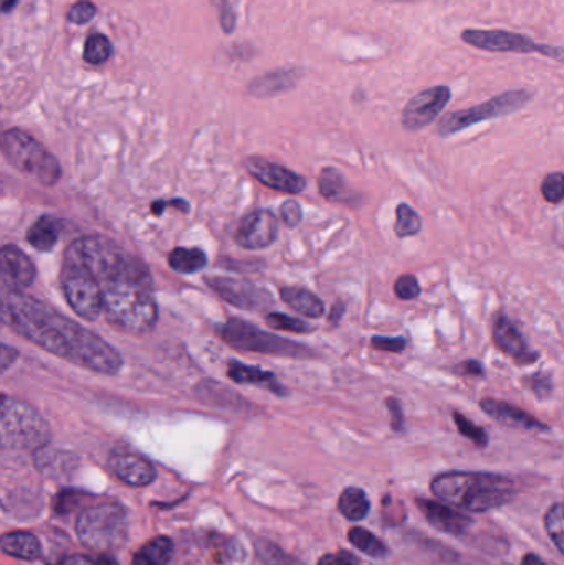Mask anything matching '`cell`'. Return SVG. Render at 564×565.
Returning a JSON list of instances; mask_svg holds the SVG:
<instances>
[{
	"mask_svg": "<svg viewBox=\"0 0 564 565\" xmlns=\"http://www.w3.org/2000/svg\"><path fill=\"white\" fill-rule=\"evenodd\" d=\"M60 286L70 308L86 321L105 318L132 335L146 334L158 321L149 268L109 238L88 235L73 242L63 258Z\"/></svg>",
	"mask_w": 564,
	"mask_h": 565,
	"instance_id": "6da1fadb",
	"label": "cell"
},
{
	"mask_svg": "<svg viewBox=\"0 0 564 565\" xmlns=\"http://www.w3.org/2000/svg\"><path fill=\"white\" fill-rule=\"evenodd\" d=\"M0 322L86 371L103 375L121 371V355L105 339L23 291L0 286Z\"/></svg>",
	"mask_w": 564,
	"mask_h": 565,
	"instance_id": "7a4b0ae2",
	"label": "cell"
},
{
	"mask_svg": "<svg viewBox=\"0 0 564 565\" xmlns=\"http://www.w3.org/2000/svg\"><path fill=\"white\" fill-rule=\"evenodd\" d=\"M430 490L444 503L470 513H483L509 503L515 494V484L500 475L450 471L434 478Z\"/></svg>",
	"mask_w": 564,
	"mask_h": 565,
	"instance_id": "3957f363",
	"label": "cell"
},
{
	"mask_svg": "<svg viewBox=\"0 0 564 565\" xmlns=\"http://www.w3.org/2000/svg\"><path fill=\"white\" fill-rule=\"evenodd\" d=\"M50 438L49 422L36 408L0 392V447L39 450Z\"/></svg>",
	"mask_w": 564,
	"mask_h": 565,
	"instance_id": "277c9868",
	"label": "cell"
},
{
	"mask_svg": "<svg viewBox=\"0 0 564 565\" xmlns=\"http://www.w3.org/2000/svg\"><path fill=\"white\" fill-rule=\"evenodd\" d=\"M0 151L13 168L32 175L43 185H55L62 178V168L55 156L22 129L3 131L0 135Z\"/></svg>",
	"mask_w": 564,
	"mask_h": 565,
	"instance_id": "5b68a950",
	"label": "cell"
},
{
	"mask_svg": "<svg viewBox=\"0 0 564 565\" xmlns=\"http://www.w3.org/2000/svg\"><path fill=\"white\" fill-rule=\"evenodd\" d=\"M76 534L83 546L96 553L118 550L128 534L125 510L118 503L95 504L79 514Z\"/></svg>",
	"mask_w": 564,
	"mask_h": 565,
	"instance_id": "8992f818",
	"label": "cell"
},
{
	"mask_svg": "<svg viewBox=\"0 0 564 565\" xmlns=\"http://www.w3.org/2000/svg\"><path fill=\"white\" fill-rule=\"evenodd\" d=\"M217 332L219 338L235 351L260 352V354L277 355V358H315V352L308 345L262 331L260 328L244 319H228L225 324L219 326Z\"/></svg>",
	"mask_w": 564,
	"mask_h": 565,
	"instance_id": "52a82bcc",
	"label": "cell"
},
{
	"mask_svg": "<svg viewBox=\"0 0 564 565\" xmlns=\"http://www.w3.org/2000/svg\"><path fill=\"white\" fill-rule=\"evenodd\" d=\"M530 99H532V93L526 92V89H512V92L493 96L489 102L473 106V108L449 113L440 119L439 135L443 138H449V136L457 135V132L464 131V129L470 128L477 122L512 115V113L522 109Z\"/></svg>",
	"mask_w": 564,
	"mask_h": 565,
	"instance_id": "ba28073f",
	"label": "cell"
},
{
	"mask_svg": "<svg viewBox=\"0 0 564 565\" xmlns=\"http://www.w3.org/2000/svg\"><path fill=\"white\" fill-rule=\"evenodd\" d=\"M462 40L467 45L486 50V52L523 53V55L525 53H540V55L558 60V62L564 60L562 46L536 43L530 36L509 32V30L467 29L462 32Z\"/></svg>",
	"mask_w": 564,
	"mask_h": 565,
	"instance_id": "9c48e42d",
	"label": "cell"
},
{
	"mask_svg": "<svg viewBox=\"0 0 564 565\" xmlns=\"http://www.w3.org/2000/svg\"><path fill=\"white\" fill-rule=\"evenodd\" d=\"M453 98L449 86H433L417 93L403 111V128L406 131H419L433 125Z\"/></svg>",
	"mask_w": 564,
	"mask_h": 565,
	"instance_id": "30bf717a",
	"label": "cell"
},
{
	"mask_svg": "<svg viewBox=\"0 0 564 565\" xmlns=\"http://www.w3.org/2000/svg\"><path fill=\"white\" fill-rule=\"evenodd\" d=\"M205 281L224 301L235 308L257 311V309L267 308L274 302L267 289L251 281L227 277H209L205 278Z\"/></svg>",
	"mask_w": 564,
	"mask_h": 565,
	"instance_id": "8fae6325",
	"label": "cell"
},
{
	"mask_svg": "<svg viewBox=\"0 0 564 565\" xmlns=\"http://www.w3.org/2000/svg\"><path fill=\"white\" fill-rule=\"evenodd\" d=\"M234 237L238 247L245 250L270 247L278 237L277 217L267 209H255L242 218Z\"/></svg>",
	"mask_w": 564,
	"mask_h": 565,
	"instance_id": "7c38bea8",
	"label": "cell"
},
{
	"mask_svg": "<svg viewBox=\"0 0 564 565\" xmlns=\"http://www.w3.org/2000/svg\"><path fill=\"white\" fill-rule=\"evenodd\" d=\"M245 168L257 181L274 191L288 192V194H301L307 189V179L278 162L268 161L260 156H252L245 161Z\"/></svg>",
	"mask_w": 564,
	"mask_h": 565,
	"instance_id": "4fadbf2b",
	"label": "cell"
},
{
	"mask_svg": "<svg viewBox=\"0 0 564 565\" xmlns=\"http://www.w3.org/2000/svg\"><path fill=\"white\" fill-rule=\"evenodd\" d=\"M36 277L33 262L13 245L0 248V281L6 288L23 291Z\"/></svg>",
	"mask_w": 564,
	"mask_h": 565,
	"instance_id": "5bb4252c",
	"label": "cell"
},
{
	"mask_svg": "<svg viewBox=\"0 0 564 565\" xmlns=\"http://www.w3.org/2000/svg\"><path fill=\"white\" fill-rule=\"evenodd\" d=\"M113 473L129 487H148L156 480V468L148 458L129 451H118L109 458Z\"/></svg>",
	"mask_w": 564,
	"mask_h": 565,
	"instance_id": "9a60e30c",
	"label": "cell"
},
{
	"mask_svg": "<svg viewBox=\"0 0 564 565\" xmlns=\"http://www.w3.org/2000/svg\"><path fill=\"white\" fill-rule=\"evenodd\" d=\"M493 341L503 354L515 359L519 364H533L540 358L539 352L529 348L522 332L507 316L497 318L493 326Z\"/></svg>",
	"mask_w": 564,
	"mask_h": 565,
	"instance_id": "2e32d148",
	"label": "cell"
},
{
	"mask_svg": "<svg viewBox=\"0 0 564 565\" xmlns=\"http://www.w3.org/2000/svg\"><path fill=\"white\" fill-rule=\"evenodd\" d=\"M480 408L486 412L487 415L499 422V424L506 425V427L520 428V430H549L545 424L533 417L529 412L523 408L517 407V405L509 404V402L496 401V398H483L480 402Z\"/></svg>",
	"mask_w": 564,
	"mask_h": 565,
	"instance_id": "e0dca14e",
	"label": "cell"
},
{
	"mask_svg": "<svg viewBox=\"0 0 564 565\" xmlns=\"http://www.w3.org/2000/svg\"><path fill=\"white\" fill-rule=\"evenodd\" d=\"M417 508L423 511L429 524L443 533L459 536V534L466 533L472 524L470 518L464 516L459 511L453 510L447 504L437 503V501L417 500Z\"/></svg>",
	"mask_w": 564,
	"mask_h": 565,
	"instance_id": "ac0fdd59",
	"label": "cell"
},
{
	"mask_svg": "<svg viewBox=\"0 0 564 565\" xmlns=\"http://www.w3.org/2000/svg\"><path fill=\"white\" fill-rule=\"evenodd\" d=\"M227 375L235 384L262 385L278 397H287L288 395L287 388L278 382L277 375L274 372L262 371L260 367H252V365L232 361L227 367Z\"/></svg>",
	"mask_w": 564,
	"mask_h": 565,
	"instance_id": "d6986e66",
	"label": "cell"
},
{
	"mask_svg": "<svg viewBox=\"0 0 564 565\" xmlns=\"http://www.w3.org/2000/svg\"><path fill=\"white\" fill-rule=\"evenodd\" d=\"M298 70H275L267 75L258 76L248 85V93L255 98H270L294 88L298 82Z\"/></svg>",
	"mask_w": 564,
	"mask_h": 565,
	"instance_id": "ffe728a7",
	"label": "cell"
},
{
	"mask_svg": "<svg viewBox=\"0 0 564 565\" xmlns=\"http://www.w3.org/2000/svg\"><path fill=\"white\" fill-rule=\"evenodd\" d=\"M280 296L281 301L287 302L291 309L307 318L318 319L324 315L323 301L310 289L301 286H284L280 289Z\"/></svg>",
	"mask_w": 564,
	"mask_h": 565,
	"instance_id": "44dd1931",
	"label": "cell"
},
{
	"mask_svg": "<svg viewBox=\"0 0 564 565\" xmlns=\"http://www.w3.org/2000/svg\"><path fill=\"white\" fill-rule=\"evenodd\" d=\"M62 235V222L58 218L43 215L26 232V241L40 252H50L55 247Z\"/></svg>",
	"mask_w": 564,
	"mask_h": 565,
	"instance_id": "7402d4cb",
	"label": "cell"
},
{
	"mask_svg": "<svg viewBox=\"0 0 564 565\" xmlns=\"http://www.w3.org/2000/svg\"><path fill=\"white\" fill-rule=\"evenodd\" d=\"M318 189L320 194L330 202H348L351 204L354 199V192L348 188L343 174L338 169L324 168L318 178Z\"/></svg>",
	"mask_w": 564,
	"mask_h": 565,
	"instance_id": "603a6c76",
	"label": "cell"
},
{
	"mask_svg": "<svg viewBox=\"0 0 564 565\" xmlns=\"http://www.w3.org/2000/svg\"><path fill=\"white\" fill-rule=\"evenodd\" d=\"M0 550L17 559L33 561L40 556V544L33 534L9 533L0 537Z\"/></svg>",
	"mask_w": 564,
	"mask_h": 565,
	"instance_id": "cb8c5ba5",
	"label": "cell"
},
{
	"mask_svg": "<svg viewBox=\"0 0 564 565\" xmlns=\"http://www.w3.org/2000/svg\"><path fill=\"white\" fill-rule=\"evenodd\" d=\"M174 544L169 537H156L132 557V565H166L172 559Z\"/></svg>",
	"mask_w": 564,
	"mask_h": 565,
	"instance_id": "d4e9b609",
	"label": "cell"
},
{
	"mask_svg": "<svg viewBox=\"0 0 564 565\" xmlns=\"http://www.w3.org/2000/svg\"><path fill=\"white\" fill-rule=\"evenodd\" d=\"M168 262L178 274L192 275L204 270L207 257L201 248H175L169 254Z\"/></svg>",
	"mask_w": 564,
	"mask_h": 565,
	"instance_id": "484cf974",
	"label": "cell"
},
{
	"mask_svg": "<svg viewBox=\"0 0 564 565\" xmlns=\"http://www.w3.org/2000/svg\"><path fill=\"white\" fill-rule=\"evenodd\" d=\"M370 500L360 488H347L338 500V510L347 520L361 521L370 513Z\"/></svg>",
	"mask_w": 564,
	"mask_h": 565,
	"instance_id": "4316f807",
	"label": "cell"
},
{
	"mask_svg": "<svg viewBox=\"0 0 564 565\" xmlns=\"http://www.w3.org/2000/svg\"><path fill=\"white\" fill-rule=\"evenodd\" d=\"M348 537H350V543L353 544L357 550L368 554L370 557H374V559H383V557L390 554L386 544L377 540L370 531L363 530V527H353V530L348 533Z\"/></svg>",
	"mask_w": 564,
	"mask_h": 565,
	"instance_id": "83f0119b",
	"label": "cell"
},
{
	"mask_svg": "<svg viewBox=\"0 0 564 565\" xmlns=\"http://www.w3.org/2000/svg\"><path fill=\"white\" fill-rule=\"evenodd\" d=\"M423 231V221L419 214L409 204H400L396 209V225L394 232L397 237H414Z\"/></svg>",
	"mask_w": 564,
	"mask_h": 565,
	"instance_id": "f1b7e54d",
	"label": "cell"
},
{
	"mask_svg": "<svg viewBox=\"0 0 564 565\" xmlns=\"http://www.w3.org/2000/svg\"><path fill=\"white\" fill-rule=\"evenodd\" d=\"M111 52L113 45L108 36L103 35V33H93L86 40L83 58L89 65H102V63L108 62Z\"/></svg>",
	"mask_w": 564,
	"mask_h": 565,
	"instance_id": "f546056e",
	"label": "cell"
},
{
	"mask_svg": "<svg viewBox=\"0 0 564 565\" xmlns=\"http://www.w3.org/2000/svg\"><path fill=\"white\" fill-rule=\"evenodd\" d=\"M265 322L270 326L272 329L277 331L295 332V334H305V332L315 331L313 326L308 322L301 321V319L291 318V316L281 315V312H268L265 316Z\"/></svg>",
	"mask_w": 564,
	"mask_h": 565,
	"instance_id": "4dcf8cb0",
	"label": "cell"
},
{
	"mask_svg": "<svg viewBox=\"0 0 564 565\" xmlns=\"http://www.w3.org/2000/svg\"><path fill=\"white\" fill-rule=\"evenodd\" d=\"M454 422H456L457 430L464 435V437L472 440L477 447L483 448L489 445V435L479 425L473 424L472 420L466 417V415L454 412Z\"/></svg>",
	"mask_w": 564,
	"mask_h": 565,
	"instance_id": "1f68e13d",
	"label": "cell"
},
{
	"mask_svg": "<svg viewBox=\"0 0 564 565\" xmlns=\"http://www.w3.org/2000/svg\"><path fill=\"white\" fill-rule=\"evenodd\" d=\"M546 533H549L550 540L555 543L558 553H564L563 547V504L556 503L552 507L545 518Z\"/></svg>",
	"mask_w": 564,
	"mask_h": 565,
	"instance_id": "d6a6232c",
	"label": "cell"
},
{
	"mask_svg": "<svg viewBox=\"0 0 564 565\" xmlns=\"http://www.w3.org/2000/svg\"><path fill=\"white\" fill-rule=\"evenodd\" d=\"M542 194L550 204H562L564 199V178L562 172L546 175L542 184Z\"/></svg>",
	"mask_w": 564,
	"mask_h": 565,
	"instance_id": "836d02e7",
	"label": "cell"
},
{
	"mask_svg": "<svg viewBox=\"0 0 564 565\" xmlns=\"http://www.w3.org/2000/svg\"><path fill=\"white\" fill-rule=\"evenodd\" d=\"M394 292H396L397 298L404 299V301L416 299L421 295L419 281L414 275H403L394 282Z\"/></svg>",
	"mask_w": 564,
	"mask_h": 565,
	"instance_id": "e575fe53",
	"label": "cell"
},
{
	"mask_svg": "<svg viewBox=\"0 0 564 565\" xmlns=\"http://www.w3.org/2000/svg\"><path fill=\"white\" fill-rule=\"evenodd\" d=\"M205 388H202V395H217L219 401L222 405L227 407H235V405L242 404V398L235 392L228 391L225 385L215 384V382H204Z\"/></svg>",
	"mask_w": 564,
	"mask_h": 565,
	"instance_id": "d590c367",
	"label": "cell"
},
{
	"mask_svg": "<svg viewBox=\"0 0 564 565\" xmlns=\"http://www.w3.org/2000/svg\"><path fill=\"white\" fill-rule=\"evenodd\" d=\"M95 15V3L89 2V0H79V2L73 3L68 10L70 22L78 23V25L89 22Z\"/></svg>",
	"mask_w": 564,
	"mask_h": 565,
	"instance_id": "8d00e7d4",
	"label": "cell"
},
{
	"mask_svg": "<svg viewBox=\"0 0 564 565\" xmlns=\"http://www.w3.org/2000/svg\"><path fill=\"white\" fill-rule=\"evenodd\" d=\"M407 339L403 338V335H397V338H386V335H373L371 339V348L376 349V351L383 352H396V354H401L406 349Z\"/></svg>",
	"mask_w": 564,
	"mask_h": 565,
	"instance_id": "74e56055",
	"label": "cell"
},
{
	"mask_svg": "<svg viewBox=\"0 0 564 565\" xmlns=\"http://www.w3.org/2000/svg\"><path fill=\"white\" fill-rule=\"evenodd\" d=\"M530 388H532L533 394L536 395V397L542 398V401H545V398H549L550 395L553 394V379L550 377L549 374H535L532 379L529 381Z\"/></svg>",
	"mask_w": 564,
	"mask_h": 565,
	"instance_id": "f35d334b",
	"label": "cell"
},
{
	"mask_svg": "<svg viewBox=\"0 0 564 565\" xmlns=\"http://www.w3.org/2000/svg\"><path fill=\"white\" fill-rule=\"evenodd\" d=\"M219 10V20H221L222 30L225 33H232L235 30V13L232 9L231 0H214Z\"/></svg>",
	"mask_w": 564,
	"mask_h": 565,
	"instance_id": "ab89813d",
	"label": "cell"
},
{
	"mask_svg": "<svg viewBox=\"0 0 564 565\" xmlns=\"http://www.w3.org/2000/svg\"><path fill=\"white\" fill-rule=\"evenodd\" d=\"M280 214L288 228L298 227L301 218H304V212H301L300 204L295 201L284 202V205H281L280 209Z\"/></svg>",
	"mask_w": 564,
	"mask_h": 565,
	"instance_id": "60d3db41",
	"label": "cell"
},
{
	"mask_svg": "<svg viewBox=\"0 0 564 565\" xmlns=\"http://www.w3.org/2000/svg\"><path fill=\"white\" fill-rule=\"evenodd\" d=\"M62 565H118V563L108 554H99L96 557L70 556L63 561Z\"/></svg>",
	"mask_w": 564,
	"mask_h": 565,
	"instance_id": "b9f144b4",
	"label": "cell"
},
{
	"mask_svg": "<svg viewBox=\"0 0 564 565\" xmlns=\"http://www.w3.org/2000/svg\"><path fill=\"white\" fill-rule=\"evenodd\" d=\"M387 411L391 414V428L394 431H403L404 428V412L401 407V402L396 397H390L386 401Z\"/></svg>",
	"mask_w": 564,
	"mask_h": 565,
	"instance_id": "7bdbcfd3",
	"label": "cell"
},
{
	"mask_svg": "<svg viewBox=\"0 0 564 565\" xmlns=\"http://www.w3.org/2000/svg\"><path fill=\"white\" fill-rule=\"evenodd\" d=\"M358 557L353 556V554L348 553V551H341V553L337 554H324L320 561H318V565H358Z\"/></svg>",
	"mask_w": 564,
	"mask_h": 565,
	"instance_id": "ee69618b",
	"label": "cell"
},
{
	"mask_svg": "<svg viewBox=\"0 0 564 565\" xmlns=\"http://www.w3.org/2000/svg\"><path fill=\"white\" fill-rule=\"evenodd\" d=\"M17 358H19V352L15 349L10 348V345L0 344V374L9 371L15 364Z\"/></svg>",
	"mask_w": 564,
	"mask_h": 565,
	"instance_id": "f6af8a7d",
	"label": "cell"
},
{
	"mask_svg": "<svg viewBox=\"0 0 564 565\" xmlns=\"http://www.w3.org/2000/svg\"><path fill=\"white\" fill-rule=\"evenodd\" d=\"M456 372H460V374L472 375V377H482L483 367L479 361H466L462 364L457 365Z\"/></svg>",
	"mask_w": 564,
	"mask_h": 565,
	"instance_id": "bcb514c9",
	"label": "cell"
},
{
	"mask_svg": "<svg viewBox=\"0 0 564 565\" xmlns=\"http://www.w3.org/2000/svg\"><path fill=\"white\" fill-rule=\"evenodd\" d=\"M168 207H178L184 212L189 211L188 202H184V201L156 202V204L152 205V214H155V215L162 214V212H164V209H168Z\"/></svg>",
	"mask_w": 564,
	"mask_h": 565,
	"instance_id": "7dc6e473",
	"label": "cell"
},
{
	"mask_svg": "<svg viewBox=\"0 0 564 565\" xmlns=\"http://www.w3.org/2000/svg\"><path fill=\"white\" fill-rule=\"evenodd\" d=\"M343 315H344L343 302H337V305H334L333 308H331L330 316H328V318H330V321L333 322V324H337V322H340L341 316H343Z\"/></svg>",
	"mask_w": 564,
	"mask_h": 565,
	"instance_id": "c3c4849f",
	"label": "cell"
},
{
	"mask_svg": "<svg viewBox=\"0 0 564 565\" xmlns=\"http://www.w3.org/2000/svg\"><path fill=\"white\" fill-rule=\"evenodd\" d=\"M523 565H546L543 563L542 559H540L539 556H535V554H529V556L523 557L522 561Z\"/></svg>",
	"mask_w": 564,
	"mask_h": 565,
	"instance_id": "681fc988",
	"label": "cell"
},
{
	"mask_svg": "<svg viewBox=\"0 0 564 565\" xmlns=\"http://www.w3.org/2000/svg\"><path fill=\"white\" fill-rule=\"evenodd\" d=\"M15 3L17 0H2V3H0V10H2L3 13H9Z\"/></svg>",
	"mask_w": 564,
	"mask_h": 565,
	"instance_id": "f907efd6",
	"label": "cell"
}]
</instances>
